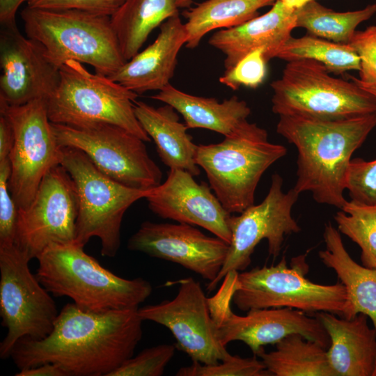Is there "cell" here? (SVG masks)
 Masks as SVG:
<instances>
[{
	"label": "cell",
	"mask_w": 376,
	"mask_h": 376,
	"mask_svg": "<svg viewBox=\"0 0 376 376\" xmlns=\"http://www.w3.org/2000/svg\"><path fill=\"white\" fill-rule=\"evenodd\" d=\"M323 238L325 249L319 251V258L336 272L346 290L347 303L342 318L352 319L363 313L376 330V269L361 265L352 258L340 233L331 223L325 225Z\"/></svg>",
	"instance_id": "24"
},
{
	"label": "cell",
	"mask_w": 376,
	"mask_h": 376,
	"mask_svg": "<svg viewBox=\"0 0 376 376\" xmlns=\"http://www.w3.org/2000/svg\"><path fill=\"white\" fill-rule=\"evenodd\" d=\"M15 141V133L8 116L0 112V161L9 158Z\"/></svg>",
	"instance_id": "39"
},
{
	"label": "cell",
	"mask_w": 376,
	"mask_h": 376,
	"mask_svg": "<svg viewBox=\"0 0 376 376\" xmlns=\"http://www.w3.org/2000/svg\"><path fill=\"white\" fill-rule=\"evenodd\" d=\"M274 0H205L185 10L186 47L196 48L209 32L237 26L258 16V10Z\"/></svg>",
	"instance_id": "28"
},
{
	"label": "cell",
	"mask_w": 376,
	"mask_h": 376,
	"mask_svg": "<svg viewBox=\"0 0 376 376\" xmlns=\"http://www.w3.org/2000/svg\"><path fill=\"white\" fill-rule=\"evenodd\" d=\"M272 376H336L327 350L299 334H292L276 343V349L257 355Z\"/></svg>",
	"instance_id": "27"
},
{
	"label": "cell",
	"mask_w": 376,
	"mask_h": 376,
	"mask_svg": "<svg viewBox=\"0 0 376 376\" xmlns=\"http://www.w3.org/2000/svg\"><path fill=\"white\" fill-rule=\"evenodd\" d=\"M334 219L338 230L360 247L362 265L376 269V205L347 201Z\"/></svg>",
	"instance_id": "31"
},
{
	"label": "cell",
	"mask_w": 376,
	"mask_h": 376,
	"mask_svg": "<svg viewBox=\"0 0 376 376\" xmlns=\"http://www.w3.org/2000/svg\"><path fill=\"white\" fill-rule=\"evenodd\" d=\"M78 213L74 181L62 165H56L44 176L29 206L18 209L15 244L31 259L50 245L73 244Z\"/></svg>",
	"instance_id": "15"
},
{
	"label": "cell",
	"mask_w": 376,
	"mask_h": 376,
	"mask_svg": "<svg viewBox=\"0 0 376 376\" xmlns=\"http://www.w3.org/2000/svg\"><path fill=\"white\" fill-rule=\"evenodd\" d=\"M375 126L376 113L336 120L280 116L276 132L298 153L294 190L341 210L351 157Z\"/></svg>",
	"instance_id": "2"
},
{
	"label": "cell",
	"mask_w": 376,
	"mask_h": 376,
	"mask_svg": "<svg viewBox=\"0 0 376 376\" xmlns=\"http://www.w3.org/2000/svg\"><path fill=\"white\" fill-rule=\"evenodd\" d=\"M10 174V159L0 161V246L15 242L18 207L8 187Z\"/></svg>",
	"instance_id": "37"
},
{
	"label": "cell",
	"mask_w": 376,
	"mask_h": 376,
	"mask_svg": "<svg viewBox=\"0 0 376 376\" xmlns=\"http://www.w3.org/2000/svg\"><path fill=\"white\" fill-rule=\"evenodd\" d=\"M0 68V102L10 106L46 100L59 81L60 68L19 31L16 22L1 25Z\"/></svg>",
	"instance_id": "18"
},
{
	"label": "cell",
	"mask_w": 376,
	"mask_h": 376,
	"mask_svg": "<svg viewBox=\"0 0 376 376\" xmlns=\"http://www.w3.org/2000/svg\"><path fill=\"white\" fill-rule=\"evenodd\" d=\"M127 248L178 264L210 283L220 272L229 244L189 224L146 221L130 237Z\"/></svg>",
	"instance_id": "17"
},
{
	"label": "cell",
	"mask_w": 376,
	"mask_h": 376,
	"mask_svg": "<svg viewBox=\"0 0 376 376\" xmlns=\"http://www.w3.org/2000/svg\"><path fill=\"white\" fill-rule=\"evenodd\" d=\"M178 111L171 105L152 107L134 102L136 118L156 145L162 162L171 169H182L198 176L201 173L195 157L198 145L187 133V127L180 122Z\"/></svg>",
	"instance_id": "25"
},
{
	"label": "cell",
	"mask_w": 376,
	"mask_h": 376,
	"mask_svg": "<svg viewBox=\"0 0 376 376\" xmlns=\"http://www.w3.org/2000/svg\"><path fill=\"white\" fill-rule=\"evenodd\" d=\"M296 28L295 8L276 0L272 8L241 25L216 31L209 44L224 56L225 71L231 69L247 54L263 49L268 61L291 36Z\"/></svg>",
	"instance_id": "20"
},
{
	"label": "cell",
	"mask_w": 376,
	"mask_h": 376,
	"mask_svg": "<svg viewBox=\"0 0 376 376\" xmlns=\"http://www.w3.org/2000/svg\"><path fill=\"white\" fill-rule=\"evenodd\" d=\"M212 191L207 184L197 182L189 172L171 169L165 182L150 189L145 198L149 209L158 217L201 227L230 244L232 214Z\"/></svg>",
	"instance_id": "19"
},
{
	"label": "cell",
	"mask_w": 376,
	"mask_h": 376,
	"mask_svg": "<svg viewBox=\"0 0 376 376\" xmlns=\"http://www.w3.org/2000/svg\"><path fill=\"white\" fill-rule=\"evenodd\" d=\"M349 44L360 59L359 76L353 81L376 97V24L357 31Z\"/></svg>",
	"instance_id": "34"
},
{
	"label": "cell",
	"mask_w": 376,
	"mask_h": 376,
	"mask_svg": "<svg viewBox=\"0 0 376 376\" xmlns=\"http://www.w3.org/2000/svg\"><path fill=\"white\" fill-rule=\"evenodd\" d=\"M307 254L287 265L283 256L276 265L256 267L235 276L232 301L242 311L290 308L305 313L329 312L343 317L347 303L344 285L315 283L306 277Z\"/></svg>",
	"instance_id": "7"
},
{
	"label": "cell",
	"mask_w": 376,
	"mask_h": 376,
	"mask_svg": "<svg viewBox=\"0 0 376 376\" xmlns=\"http://www.w3.org/2000/svg\"><path fill=\"white\" fill-rule=\"evenodd\" d=\"M372 376H376V359L375 361V366H374L373 371L372 373Z\"/></svg>",
	"instance_id": "44"
},
{
	"label": "cell",
	"mask_w": 376,
	"mask_h": 376,
	"mask_svg": "<svg viewBox=\"0 0 376 376\" xmlns=\"http://www.w3.org/2000/svg\"><path fill=\"white\" fill-rule=\"evenodd\" d=\"M311 59L288 61L270 84L272 111L280 116L336 120L376 113V97L354 81L329 75Z\"/></svg>",
	"instance_id": "6"
},
{
	"label": "cell",
	"mask_w": 376,
	"mask_h": 376,
	"mask_svg": "<svg viewBox=\"0 0 376 376\" xmlns=\"http://www.w3.org/2000/svg\"><path fill=\"white\" fill-rule=\"evenodd\" d=\"M137 97L136 93L108 76L91 73L83 63L68 60L60 67L57 87L45 100L52 123L69 126L111 124L146 142L150 141L134 113Z\"/></svg>",
	"instance_id": "5"
},
{
	"label": "cell",
	"mask_w": 376,
	"mask_h": 376,
	"mask_svg": "<svg viewBox=\"0 0 376 376\" xmlns=\"http://www.w3.org/2000/svg\"><path fill=\"white\" fill-rule=\"evenodd\" d=\"M337 316L329 312L315 313L329 336L327 357L331 369L336 376H372L376 330L370 327L363 313L352 319Z\"/></svg>",
	"instance_id": "23"
},
{
	"label": "cell",
	"mask_w": 376,
	"mask_h": 376,
	"mask_svg": "<svg viewBox=\"0 0 376 376\" xmlns=\"http://www.w3.org/2000/svg\"><path fill=\"white\" fill-rule=\"evenodd\" d=\"M151 98L173 107L188 129H207L224 137L255 135L265 130L247 120L251 109L235 95L219 102L214 97L186 93L169 84Z\"/></svg>",
	"instance_id": "22"
},
{
	"label": "cell",
	"mask_w": 376,
	"mask_h": 376,
	"mask_svg": "<svg viewBox=\"0 0 376 376\" xmlns=\"http://www.w3.org/2000/svg\"><path fill=\"white\" fill-rule=\"evenodd\" d=\"M187 40L185 24L177 14L160 25L152 44L109 77L137 94L159 91L170 84L179 52Z\"/></svg>",
	"instance_id": "21"
},
{
	"label": "cell",
	"mask_w": 376,
	"mask_h": 376,
	"mask_svg": "<svg viewBox=\"0 0 376 376\" xmlns=\"http://www.w3.org/2000/svg\"><path fill=\"white\" fill-rule=\"evenodd\" d=\"M178 8H187L190 6L192 0H175Z\"/></svg>",
	"instance_id": "43"
},
{
	"label": "cell",
	"mask_w": 376,
	"mask_h": 376,
	"mask_svg": "<svg viewBox=\"0 0 376 376\" xmlns=\"http://www.w3.org/2000/svg\"><path fill=\"white\" fill-rule=\"evenodd\" d=\"M175 345L160 344L146 348L123 362L109 376H161L175 352Z\"/></svg>",
	"instance_id": "33"
},
{
	"label": "cell",
	"mask_w": 376,
	"mask_h": 376,
	"mask_svg": "<svg viewBox=\"0 0 376 376\" xmlns=\"http://www.w3.org/2000/svg\"><path fill=\"white\" fill-rule=\"evenodd\" d=\"M295 13L296 27L334 42L349 44L359 24L375 15L376 4L354 11L336 12L316 0H310L295 8Z\"/></svg>",
	"instance_id": "29"
},
{
	"label": "cell",
	"mask_w": 376,
	"mask_h": 376,
	"mask_svg": "<svg viewBox=\"0 0 376 376\" xmlns=\"http://www.w3.org/2000/svg\"><path fill=\"white\" fill-rule=\"evenodd\" d=\"M282 186L281 175L274 174L269 191L260 203L253 204L239 215L230 216L231 242L228 254L217 278L208 283V292L229 273L244 271L263 240H267L269 254L275 258L280 254L285 237L301 230L292 216V208L299 194L293 188L283 192Z\"/></svg>",
	"instance_id": "14"
},
{
	"label": "cell",
	"mask_w": 376,
	"mask_h": 376,
	"mask_svg": "<svg viewBox=\"0 0 376 376\" xmlns=\"http://www.w3.org/2000/svg\"><path fill=\"white\" fill-rule=\"evenodd\" d=\"M177 376H270L264 363L256 357L242 358L231 356L217 364H203L192 361L190 366L180 368Z\"/></svg>",
	"instance_id": "32"
},
{
	"label": "cell",
	"mask_w": 376,
	"mask_h": 376,
	"mask_svg": "<svg viewBox=\"0 0 376 376\" xmlns=\"http://www.w3.org/2000/svg\"><path fill=\"white\" fill-rule=\"evenodd\" d=\"M58 144L84 152L111 179L148 190L162 182V172L149 156L143 140L117 125L69 126L52 123Z\"/></svg>",
	"instance_id": "11"
},
{
	"label": "cell",
	"mask_w": 376,
	"mask_h": 376,
	"mask_svg": "<svg viewBox=\"0 0 376 376\" xmlns=\"http://www.w3.org/2000/svg\"><path fill=\"white\" fill-rule=\"evenodd\" d=\"M267 62L264 50L255 49L244 56L231 69L225 71L219 81L233 90H237L242 86L256 88L266 77Z\"/></svg>",
	"instance_id": "36"
},
{
	"label": "cell",
	"mask_w": 376,
	"mask_h": 376,
	"mask_svg": "<svg viewBox=\"0 0 376 376\" xmlns=\"http://www.w3.org/2000/svg\"><path fill=\"white\" fill-rule=\"evenodd\" d=\"M125 0H28L27 6L43 10H77L111 16Z\"/></svg>",
	"instance_id": "38"
},
{
	"label": "cell",
	"mask_w": 376,
	"mask_h": 376,
	"mask_svg": "<svg viewBox=\"0 0 376 376\" xmlns=\"http://www.w3.org/2000/svg\"><path fill=\"white\" fill-rule=\"evenodd\" d=\"M15 376H68L67 373L58 365L45 363L31 368L19 370Z\"/></svg>",
	"instance_id": "40"
},
{
	"label": "cell",
	"mask_w": 376,
	"mask_h": 376,
	"mask_svg": "<svg viewBox=\"0 0 376 376\" xmlns=\"http://www.w3.org/2000/svg\"><path fill=\"white\" fill-rule=\"evenodd\" d=\"M28 0H0L1 25L15 23V15L20 5Z\"/></svg>",
	"instance_id": "41"
},
{
	"label": "cell",
	"mask_w": 376,
	"mask_h": 376,
	"mask_svg": "<svg viewBox=\"0 0 376 376\" xmlns=\"http://www.w3.org/2000/svg\"><path fill=\"white\" fill-rule=\"evenodd\" d=\"M21 17L26 36L36 41L48 61L58 68L66 61L75 60L109 77L127 62L110 16L26 6Z\"/></svg>",
	"instance_id": "4"
},
{
	"label": "cell",
	"mask_w": 376,
	"mask_h": 376,
	"mask_svg": "<svg viewBox=\"0 0 376 376\" xmlns=\"http://www.w3.org/2000/svg\"><path fill=\"white\" fill-rule=\"evenodd\" d=\"M138 308L96 313L68 303L46 337L21 339L10 358L19 370L52 363L68 376H109L133 356L142 338Z\"/></svg>",
	"instance_id": "1"
},
{
	"label": "cell",
	"mask_w": 376,
	"mask_h": 376,
	"mask_svg": "<svg viewBox=\"0 0 376 376\" xmlns=\"http://www.w3.org/2000/svg\"><path fill=\"white\" fill-rule=\"evenodd\" d=\"M267 138L265 130L197 146L196 164L205 171L210 187L231 214L241 213L254 204L262 175L287 152L285 146L270 143Z\"/></svg>",
	"instance_id": "9"
},
{
	"label": "cell",
	"mask_w": 376,
	"mask_h": 376,
	"mask_svg": "<svg viewBox=\"0 0 376 376\" xmlns=\"http://www.w3.org/2000/svg\"><path fill=\"white\" fill-rule=\"evenodd\" d=\"M37 260L36 275L46 290L86 311L138 308L152 291L148 281L116 275L75 243L50 245Z\"/></svg>",
	"instance_id": "3"
},
{
	"label": "cell",
	"mask_w": 376,
	"mask_h": 376,
	"mask_svg": "<svg viewBox=\"0 0 376 376\" xmlns=\"http://www.w3.org/2000/svg\"><path fill=\"white\" fill-rule=\"evenodd\" d=\"M233 283V276H226L218 293L208 299L217 338L224 346L233 341H242L257 356L265 345L276 344L290 334H299L329 348V336L321 322L300 310L269 308L251 309L245 315L234 313L230 307Z\"/></svg>",
	"instance_id": "12"
},
{
	"label": "cell",
	"mask_w": 376,
	"mask_h": 376,
	"mask_svg": "<svg viewBox=\"0 0 376 376\" xmlns=\"http://www.w3.org/2000/svg\"><path fill=\"white\" fill-rule=\"evenodd\" d=\"M345 189L351 201L376 205V159H352L346 174Z\"/></svg>",
	"instance_id": "35"
},
{
	"label": "cell",
	"mask_w": 376,
	"mask_h": 376,
	"mask_svg": "<svg viewBox=\"0 0 376 376\" xmlns=\"http://www.w3.org/2000/svg\"><path fill=\"white\" fill-rule=\"evenodd\" d=\"M138 314L143 321L167 328L175 340L176 349L192 361L217 364L232 356L217 338L208 298L200 283L191 277L179 281L173 299L139 308Z\"/></svg>",
	"instance_id": "16"
},
{
	"label": "cell",
	"mask_w": 376,
	"mask_h": 376,
	"mask_svg": "<svg viewBox=\"0 0 376 376\" xmlns=\"http://www.w3.org/2000/svg\"><path fill=\"white\" fill-rule=\"evenodd\" d=\"M177 14L175 0H125L110 17L125 60L137 54L150 33Z\"/></svg>",
	"instance_id": "26"
},
{
	"label": "cell",
	"mask_w": 376,
	"mask_h": 376,
	"mask_svg": "<svg viewBox=\"0 0 376 376\" xmlns=\"http://www.w3.org/2000/svg\"><path fill=\"white\" fill-rule=\"evenodd\" d=\"M61 165L76 187L79 213L75 244L84 246L91 237L101 243L102 256L113 258L121 244V225L127 210L145 198L148 190L125 186L101 172L81 150L62 147Z\"/></svg>",
	"instance_id": "8"
},
{
	"label": "cell",
	"mask_w": 376,
	"mask_h": 376,
	"mask_svg": "<svg viewBox=\"0 0 376 376\" xmlns=\"http://www.w3.org/2000/svg\"><path fill=\"white\" fill-rule=\"evenodd\" d=\"M288 6L297 8L310 0H282Z\"/></svg>",
	"instance_id": "42"
},
{
	"label": "cell",
	"mask_w": 376,
	"mask_h": 376,
	"mask_svg": "<svg viewBox=\"0 0 376 376\" xmlns=\"http://www.w3.org/2000/svg\"><path fill=\"white\" fill-rule=\"evenodd\" d=\"M0 112L8 116L15 133L9 156L8 187L18 209H24L33 199L44 176L61 164L62 147L49 119L45 99L19 106L0 102Z\"/></svg>",
	"instance_id": "13"
},
{
	"label": "cell",
	"mask_w": 376,
	"mask_h": 376,
	"mask_svg": "<svg viewBox=\"0 0 376 376\" xmlns=\"http://www.w3.org/2000/svg\"><path fill=\"white\" fill-rule=\"evenodd\" d=\"M275 58L286 61L311 59L324 65L329 72L342 74L359 70L360 59L350 44L334 42L311 34L290 36Z\"/></svg>",
	"instance_id": "30"
},
{
	"label": "cell",
	"mask_w": 376,
	"mask_h": 376,
	"mask_svg": "<svg viewBox=\"0 0 376 376\" xmlns=\"http://www.w3.org/2000/svg\"><path fill=\"white\" fill-rule=\"evenodd\" d=\"M31 258L17 244L0 246V315L7 333L0 357H10L19 340L42 339L52 330L58 315L52 295L32 274Z\"/></svg>",
	"instance_id": "10"
}]
</instances>
